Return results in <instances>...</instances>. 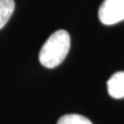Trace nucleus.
I'll return each instance as SVG.
<instances>
[{
	"label": "nucleus",
	"instance_id": "nucleus-2",
	"mask_svg": "<svg viewBox=\"0 0 124 124\" xmlns=\"http://www.w3.org/2000/svg\"><path fill=\"white\" fill-rule=\"evenodd\" d=\"M99 21L104 25H114L124 20V0H104L98 10Z\"/></svg>",
	"mask_w": 124,
	"mask_h": 124
},
{
	"label": "nucleus",
	"instance_id": "nucleus-1",
	"mask_svg": "<svg viewBox=\"0 0 124 124\" xmlns=\"http://www.w3.org/2000/svg\"><path fill=\"white\" fill-rule=\"evenodd\" d=\"M70 48V36L67 31H55L41 46L38 59L42 66L54 68L66 58Z\"/></svg>",
	"mask_w": 124,
	"mask_h": 124
},
{
	"label": "nucleus",
	"instance_id": "nucleus-4",
	"mask_svg": "<svg viewBox=\"0 0 124 124\" xmlns=\"http://www.w3.org/2000/svg\"><path fill=\"white\" fill-rule=\"evenodd\" d=\"M15 10L14 0H0V29H2L9 21Z\"/></svg>",
	"mask_w": 124,
	"mask_h": 124
},
{
	"label": "nucleus",
	"instance_id": "nucleus-5",
	"mask_svg": "<svg viewBox=\"0 0 124 124\" xmlns=\"http://www.w3.org/2000/svg\"><path fill=\"white\" fill-rule=\"evenodd\" d=\"M57 124H93L88 118L79 114H67L58 120Z\"/></svg>",
	"mask_w": 124,
	"mask_h": 124
},
{
	"label": "nucleus",
	"instance_id": "nucleus-3",
	"mask_svg": "<svg viewBox=\"0 0 124 124\" xmlns=\"http://www.w3.org/2000/svg\"><path fill=\"white\" fill-rule=\"evenodd\" d=\"M108 92L113 98H124V71L116 72L108 79Z\"/></svg>",
	"mask_w": 124,
	"mask_h": 124
}]
</instances>
